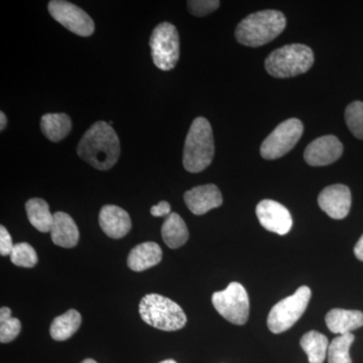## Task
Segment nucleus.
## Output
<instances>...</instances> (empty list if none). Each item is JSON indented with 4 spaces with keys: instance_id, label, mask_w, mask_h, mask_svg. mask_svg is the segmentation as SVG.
<instances>
[{
    "instance_id": "obj_1",
    "label": "nucleus",
    "mask_w": 363,
    "mask_h": 363,
    "mask_svg": "<svg viewBox=\"0 0 363 363\" xmlns=\"http://www.w3.org/2000/svg\"><path fill=\"white\" fill-rule=\"evenodd\" d=\"M78 156L100 171L111 169L121 156V142L111 124L97 121L90 126L77 147Z\"/></svg>"
},
{
    "instance_id": "obj_2",
    "label": "nucleus",
    "mask_w": 363,
    "mask_h": 363,
    "mask_svg": "<svg viewBox=\"0 0 363 363\" xmlns=\"http://www.w3.org/2000/svg\"><path fill=\"white\" fill-rule=\"evenodd\" d=\"M286 16L279 11H257L238 23L235 38L240 44L257 48L269 44L284 32Z\"/></svg>"
},
{
    "instance_id": "obj_3",
    "label": "nucleus",
    "mask_w": 363,
    "mask_h": 363,
    "mask_svg": "<svg viewBox=\"0 0 363 363\" xmlns=\"http://www.w3.org/2000/svg\"><path fill=\"white\" fill-rule=\"evenodd\" d=\"M214 154L211 124L205 117H197L191 124L184 145V168L190 173H200L211 164Z\"/></svg>"
},
{
    "instance_id": "obj_4",
    "label": "nucleus",
    "mask_w": 363,
    "mask_h": 363,
    "mask_svg": "<svg viewBox=\"0 0 363 363\" xmlns=\"http://www.w3.org/2000/svg\"><path fill=\"white\" fill-rule=\"evenodd\" d=\"M314 64L311 48L302 44L284 45L274 50L264 62L266 70L274 78H292L310 70Z\"/></svg>"
},
{
    "instance_id": "obj_5",
    "label": "nucleus",
    "mask_w": 363,
    "mask_h": 363,
    "mask_svg": "<svg viewBox=\"0 0 363 363\" xmlns=\"http://www.w3.org/2000/svg\"><path fill=\"white\" fill-rule=\"evenodd\" d=\"M140 314L145 323L162 331L180 330L187 323L180 306L159 294H149L142 298Z\"/></svg>"
},
{
    "instance_id": "obj_6",
    "label": "nucleus",
    "mask_w": 363,
    "mask_h": 363,
    "mask_svg": "<svg viewBox=\"0 0 363 363\" xmlns=\"http://www.w3.org/2000/svg\"><path fill=\"white\" fill-rule=\"evenodd\" d=\"M310 288L300 286L296 293L279 301L272 307L267 317V327L274 334L283 333L292 328L304 314L311 298Z\"/></svg>"
},
{
    "instance_id": "obj_7",
    "label": "nucleus",
    "mask_w": 363,
    "mask_h": 363,
    "mask_svg": "<svg viewBox=\"0 0 363 363\" xmlns=\"http://www.w3.org/2000/svg\"><path fill=\"white\" fill-rule=\"evenodd\" d=\"M150 52L155 65L162 71L175 68L180 58V37L171 23H162L152 30L150 39Z\"/></svg>"
},
{
    "instance_id": "obj_8",
    "label": "nucleus",
    "mask_w": 363,
    "mask_h": 363,
    "mask_svg": "<svg viewBox=\"0 0 363 363\" xmlns=\"http://www.w3.org/2000/svg\"><path fill=\"white\" fill-rule=\"evenodd\" d=\"M212 304L217 312L230 323H247L250 315V298L241 284L233 281L229 284L225 290L214 293Z\"/></svg>"
},
{
    "instance_id": "obj_9",
    "label": "nucleus",
    "mask_w": 363,
    "mask_h": 363,
    "mask_svg": "<svg viewBox=\"0 0 363 363\" xmlns=\"http://www.w3.org/2000/svg\"><path fill=\"white\" fill-rule=\"evenodd\" d=\"M304 133L302 121L290 118L279 123L260 147V155L266 160H277L294 149Z\"/></svg>"
},
{
    "instance_id": "obj_10",
    "label": "nucleus",
    "mask_w": 363,
    "mask_h": 363,
    "mask_svg": "<svg viewBox=\"0 0 363 363\" xmlns=\"http://www.w3.org/2000/svg\"><path fill=\"white\" fill-rule=\"evenodd\" d=\"M48 11L55 21L80 37H90L95 32L94 21L76 4L64 0H52Z\"/></svg>"
},
{
    "instance_id": "obj_11",
    "label": "nucleus",
    "mask_w": 363,
    "mask_h": 363,
    "mask_svg": "<svg viewBox=\"0 0 363 363\" xmlns=\"http://www.w3.org/2000/svg\"><path fill=\"white\" fill-rule=\"evenodd\" d=\"M257 216L264 228L279 235L290 233L293 226L290 211L274 200L267 199L259 202L257 206Z\"/></svg>"
},
{
    "instance_id": "obj_12",
    "label": "nucleus",
    "mask_w": 363,
    "mask_h": 363,
    "mask_svg": "<svg viewBox=\"0 0 363 363\" xmlns=\"http://www.w3.org/2000/svg\"><path fill=\"white\" fill-rule=\"evenodd\" d=\"M343 154V145L335 135H324L313 140L304 152L306 162L312 167L333 164Z\"/></svg>"
},
{
    "instance_id": "obj_13",
    "label": "nucleus",
    "mask_w": 363,
    "mask_h": 363,
    "mask_svg": "<svg viewBox=\"0 0 363 363\" xmlns=\"http://www.w3.org/2000/svg\"><path fill=\"white\" fill-rule=\"evenodd\" d=\"M318 204L331 218H345L350 213L351 207L350 188L342 184L325 188L318 197Z\"/></svg>"
},
{
    "instance_id": "obj_14",
    "label": "nucleus",
    "mask_w": 363,
    "mask_h": 363,
    "mask_svg": "<svg viewBox=\"0 0 363 363\" xmlns=\"http://www.w3.org/2000/svg\"><path fill=\"white\" fill-rule=\"evenodd\" d=\"M184 201L195 215H204L210 210L220 207L223 198L219 188L213 184L197 186L184 195Z\"/></svg>"
},
{
    "instance_id": "obj_15",
    "label": "nucleus",
    "mask_w": 363,
    "mask_h": 363,
    "mask_svg": "<svg viewBox=\"0 0 363 363\" xmlns=\"http://www.w3.org/2000/svg\"><path fill=\"white\" fill-rule=\"evenodd\" d=\"M99 225L108 238H123L131 229L130 215L116 205H105L99 214Z\"/></svg>"
},
{
    "instance_id": "obj_16",
    "label": "nucleus",
    "mask_w": 363,
    "mask_h": 363,
    "mask_svg": "<svg viewBox=\"0 0 363 363\" xmlns=\"http://www.w3.org/2000/svg\"><path fill=\"white\" fill-rule=\"evenodd\" d=\"M52 242L64 248L75 247L79 241L77 224L70 215L65 212H56L54 214V223L51 228Z\"/></svg>"
},
{
    "instance_id": "obj_17",
    "label": "nucleus",
    "mask_w": 363,
    "mask_h": 363,
    "mask_svg": "<svg viewBox=\"0 0 363 363\" xmlns=\"http://www.w3.org/2000/svg\"><path fill=\"white\" fill-rule=\"evenodd\" d=\"M162 252L156 242L147 241L133 247L128 255V266L131 271L143 272L161 262Z\"/></svg>"
},
{
    "instance_id": "obj_18",
    "label": "nucleus",
    "mask_w": 363,
    "mask_h": 363,
    "mask_svg": "<svg viewBox=\"0 0 363 363\" xmlns=\"http://www.w3.org/2000/svg\"><path fill=\"white\" fill-rule=\"evenodd\" d=\"M325 321L332 333L343 335L363 326V313L357 310L332 309L327 313Z\"/></svg>"
},
{
    "instance_id": "obj_19",
    "label": "nucleus",
    "mask_w": 363,
    "mask_h": 363,
    "mask_svg": "<svg viewBox=\"0 0 363 363\" xmlns=\"http://www.w3.org/2000/svg\"><path fill=\"white\" fill-rule=\"evenodd\" d=\"M162 236L164 242L169 248L181 247L187 242L189 238L188 227L185 221L178 213H171L167 217L162 227Z\"/></svg>"
},
{
    "instance_id": "obj_20",
    "label": "nucleus",
    "mask_w": 363,
    "mask_h": 363,
    "mask_svg": "<svg viewBox=\"0 0 363 363\" xmlns=\"http://www.w3.org/2000/svg\"><path fill=\"white\" fill-rule=\"evenodd\" d=\"M40 128L48 140L61 142L71 133L72 121L66 113H47L42 117Z\"/></svg>"
},
{
    "instance_id": "obj_21",
    "label": "nucleus",
    "mask_w": 363,
    "mask_h": 363,
    "mask_svg": "<svg viewBox=\"0 0 363 363\" xmlns=\"http://www.w3.org/2000/svg\"><path fill=\"white\" fill-rule=\"evenodd\" d=\"M28 221L40 233H50L54 223V214L50 212L49 204L40 198H33L26 203Z\"/></svg>"
},
{
    "instance_id": "obj_22",
    "label": "nucleus",
    "mask_w": 363,
    "mask_h": 363,
    "mask_svg": "<svg viewBox=\"0 0 363 363\" xmlns=\"http://www.w3.org/2000/svg\"><path fill=\"white\" fill-rule=\"evenodd\" d=\"M82 317L77 310L71 309L65 314L55 318L50 328L51 337L56 341L71 338L80 328Z\"/></svg>"
},
{
    "instance_id": "obj_23",
    "label": "nucleus",
    "mask_w": 363,
    "mask_h": 363,
    "mask_svg": "<svg viewBox=\"0 0 363 363\" xmlns=\"http://www.w3.org/2000/svg\"><path fill=\"white\" fill-rule=\"evenodd\" d=\"M300 344L310 363L324 362L329 347L326 336L317 331H310L301 338Z\"/></svg>"
},
{
    "instance_id": "obj_24",
    "label": "nucleus",
    "mask_w": 363,
    "mask_h": 363,
    "mask_svg": "<svg viewBox=\"0 0 363 363\" xmlns=\"http://www.w3.org/2000/svg\"><path fill=\"white\" fill-rule=\"evenodd\" d=\"M354 335L352 333L343 334L334 338L329 344L328 362L329 363H352L350 350L354 342Z\"/></svg>"
},
{
    "instance_id": "obj_25",
    "label": "nucleus",
    "mask_w": 363,
    "mask_h": 363,
    "mask_svg": "<svg viewBox=\"0 0 363 363\" xmlns=\"http://www.w3.org/2000/svg\"><path fill=\"white\" fill-rule=\"evenodd\" d=\"M21 331L20 320L11 317V310L7 307L0 309V342L9 343L18 337Z\"/></svg>"
},
{
    "instance_id": "obj_26",
    "label": "nucleus",
    "mask_w": 363,
    "mask_h": 363,
    "mask_svg": "<svg viewBox=\"0 0 363 363\" xmlns=\"http://www.w3.org/2000/svg\"><path fill=\"white\" fill-rule=\"evenodd\" d=\"M345 121L351 133L358 140H363V102L354 101L348 105Z\"/></svg>"
},
{
    "instance_id": "obj_27",
    "label": "nucleus",
    "mask_w": 363,
    "mask_h": 363,
    "mask_svg": "<svg viewBox=\"0 0 363 363\" xmlns=\"http://www.w3.org/2000/svg\"><path fill=\"white\" fill-rule=\"evenodd\" d=\"M11 260L16 266L30 269L38 264V255L32 245L26 242H21L14 245Z\"/></svg>"
},
{
    "instance_id": "obj_28",
    "label": "nucleus",
    "mask_w": 363,
    "mask_h": 363,
    "mask_svg": "<svg viewBox=\"0 0 363 363\" xmlns=\"http://www.w3.org/2000/svg\"><path fill=\"white\" fill-rule=\"evenodd\" d=\"M220 6L218 0H191L187 2L189 13L195 16H205L213 13Z\"/></svg>"
},
{
    "instance_id": "obj_29",
    "label": "nucleus",
    "mask_w": 363,
    "mask_h": 363,
    "mask_svg": "<svg viewBox=\"0 0 363 363\" xmlns=\"http://www.w3.org/2000/svg\"><path fill=\"white\" fill-rule=\"evenodd\" d=\"M14 245L13 238L4 225L0 226V255L2 257L11 255Z\"/></svg>"
},
{
    "instance_id": "obj_30",
    "label": "nucleus",
    "mask_w": 363,
    "mask_h": 363,
    "mask_svg": "<svg viewBox=\"0 0 363 363\" xmlns=\"http://www.w3.org/2000/svg\"><path fill=\"white\" fill-rule=\"evenodd\" d=\"M150 214L155 217H168L171 214V205L169 202L161 201L159 204L152 207Z\"/></svg>"
},
{
    "instance_id": "obj_31",
    "label": "nucleus",
    "mask_w": 363,
    "mask_h": 363,
    "mask_svg": "<svg viewBox=\"0 0 363 363\" xmlns=\"http://www.w3.org/2000/svg\"><path fill=\"white\" fill-rule=\"evenodd\" d=\"M354 255L358 259L362 260V262H363V235L362 236V238H360V240H358L357 245H355Z\"/></svg>"
},
{
    "instance_id": "obj_32",
    "label": "nucleus",
    "mask_w": 363,
    "mask_h": 363,
    "mask_svg": "<svg viewBox=\"0 0 363 363\" xmlns=\"http://www.w3.org/2000/svg\"><path fill=\"white\" fill-rule=\"evenodd\" d=\"M7 118L4 111L0 112V130H4L6 128Z\"/></svg>"
},
{
    "instance_id": "obj_33",
    "label": "nucleus",
    "mask_w": 363,
    "mask_h": 363,
    "mask_svg": "<svg viewBox=\"0 0 363 363\" xmlns=\"http://www.w3.org/2000/svg\"><path fill=\"white\" fill-rule=\"evenodd\" d=\"M81 363H98L95 362V360L91 359V358H88V359L83 360Z\"/></svg>"
},
{
    "instance_id": "obj_34",
    "label": "nucleus",
    "mask_w": 363,
    "mask_h": 363,
    "mask_svg": "<svg viewBox=\"0 0 363 363\" xmlns=\"http://www.w3.org/2000/svg\"><path fill=\"white\" fill-rule=\"evenodd\" d=\"M160 363H177V362H175V360L168 359V360H164V362H162Z\"/></svg>"
}]
</instances>
